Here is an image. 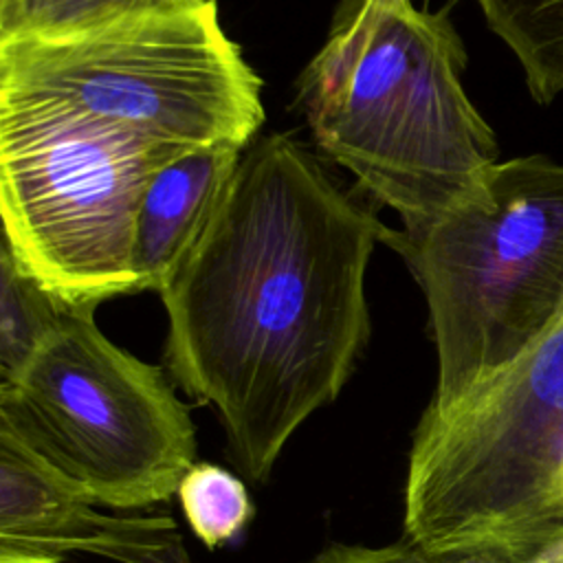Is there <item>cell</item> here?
<instances>
[{
  "instance_id": "cell-5",
  "label": "cell",
  "mask_w": 563,
  "mask_h": 563,
  "mask_svg": "<svg viewBox=\"0 0 563 563\" xmlns=\"http://www.w3.org/2000/svg\"><path fill=\"white\" fill-rule=\"evenodd\" d=\"M402 526L429 556L495 550L519 559L563 534V308L453 411L422 413Z\"/></svg>"
},
{
  "instance_id": "cell-2",
  "label": "cell",
  "mask_w": 563,
  "mask_h": 563,
  "mask_svg": "<svg viewBox=\"0 0 563 563\" xmlns=\"http://www.w3.org/2000/svg\"><path fill=\"white\" fill-rule=\"evenodd\" d=\"M466 59L446 11L341 0L323 48L297 77V106L319 150L394 209L407 235L497 163L495 132L462 84Z\"/></svg>"
},
{
  "instance_id": "cell-9",
  "label": "cell",
  "mask_w": 563,
  "mask_h": 563,
  "mask_svg": "<svg viewBox=\"0 0 563 563\" xmlns=\"http://www.w3.org/2000/svg\"><path fill=\"white\" fill-rule=\"evenodd\" d=\"M244 150L200 147L156 167L141 194L132 264L141 292H158L211 220Z\"/></svg>"
},
{
  "instance_id": "cell-7",
  "label": "cell",
  "mask_w": 563,
  "mask_h": 563,
  "mask_svg": "<svg viewBox=\"0 0 563 563\" xmlns=\"http://www.w3.org/2000/svg\"><path fill=\"white\" fill-rule=\"evenodd\" d=\"M163 163L125 134L0 103L2 242L68 308L136 295V213Z\"/></svg>"
},
{
  "instance_id": "cell-15",
  "label": "cell",
  "mask_w": 563,
  "mask_h": 563,
  "mask_svg": "<svg viewBox=\"0 0 563 563\" xmlns=\"http://www.w3.org/2000/svg\"><path fill=\"white\" fill-rule=\"evenodd\" d=\"M433 563H512L510 556L495 552V550H473V552H460V554H446V556H431Z\"/></svg>"
},
{
  "instance_id": "cell-8",
  "label": "cell",
  "mask_w": 563,
  "mask_h": 563,
  "mask_svg": "<svg viewBox=\"0 0 563 563\" xmlns=\"http://www.w3.org/2000/svg\"><path fill=\"white\" fill-rule=\"evenodd\" d=\"M95 506L0 431V563H62L68 552L117 563H191L172 517Z\"/></svg>"
},
{
  "instance_id": "cell-16",
  "label": "cell",
  "mask_w": 563,
  "mask_h": 563,
  "mask_svg": "<svg viewBox=\"0 0 563 563\" xmlns=\"http://www.w3.org/2000/svg\"><path fill=\"white\" fill-rule=\"evenodd\" d=\"M512 563H563V534L519 559H512Z\"/></svg>"
},
{
  "instance_id": "cell-14",
  "label": "cell",
  "mask_w": 563,
  "mask_h": 563,
  "mask_svg": "<svg viewBox=\"0 0 563 563\" xmlns=\"http://www.w3.org/2000/svg\"><path fill=\"white\" fill-rule=\"evenodd\" d=\"M312 563H433L429 554L411 541L389 545H345L334 543L317 554Z\"/></svg>"
},
{
  "instance_id": "cell-4",
  "label": "cell",
  "mask_w": 563,
  "mask_h": 563,
  "mask_svg": "<svg viewBox=\"0 0 563 563\" xmlns=\"http://www.w3.org/2000/svg\"><path fill=\"white\" fill-rule=\"evenodd\" d=\"M429 308L438 380L424 416H446L512 365L563 308V163H493L424 231H391Z\"/></svg>"
},
{
  "instance_id": "cell-6",
  "label": "cell",
  "mask_w": 563,
  "mask_h": 563,
  "mask_svg": "<svg viewBox=\"0 0 563 563\" xmlns=\"http://www.w3.org/2000/svg\"><path fill=\"white\" fill-rule=\"evenodd\" d=\"M0 431L66 488L114 510L167 501L198 451L163 369L112 343L88 308L0 385Z\"/></svg>"
},
{
  "instance_id": "cell-12",
  "label": "cell",
  "mask_w": 563,
  "mask_h": 563,
  "mask_svg": "<svg viewBox=\"0 0 563 563\" xmlns=\"http://www.w3.org/2000/svg\"><path fill=\"white\" fill-rule=\"evenodd\" d=\"M202 0H0V40L62 37L117 20L189 9Z\"/></svg>"
},
{
  "instance_id": "cell-1",
  "label": "cell",
  "mask_w": 563,
  "mask_h": 563,
  "mask_svg": "<svg viewBox=\"0 0 563 563\" xmlns=\"http://www.w3.org/2000/svg\"><path fill=\"white\" fill-rule=\"evenodd\" d=\"M391 231L295 136L260 134L158 290L169 376L216 409L249 479H268L352 376L372 334L367 264Z\"/></svg>"
},
{
  "instance_id": "cell-13",
  "label": "cell",
  "mask_w": 563,
  "mask_h": 563,
  "mask_svg": "<svg viewBox=\"0 0 563 563\" xmlns=\"http://www.w3.org/2000/svg\"><path fill=\"white\" fill-rule=\"evenodd\" d=\"M178 499L189 528L209 550L233 541L253 517L244 482L209 462H196L185 473Z\"/></svg>"
},
{
  "instance_id": "cell-11",
  "label": "cell",
  "mask_w": 563,
  "mask_h": 563,
  "mask_svg": "<svg viewBox=\"0 0 563 563\" xmlns=\"http://www.w3.org/2000/svg\"><path fill=\"white\" fill-rule=\"evenodd\" d=\"M75 308L24 273L0 246V385L15 380Z\"/></svg>"
},
{
  "instance_id": "cell-10",
  "label": "cell",
  "mask_w": 563,
  "mask_h": 563,
  "mask_svg": "<svg viewBox=\"0 0 563 563\" xmlns=\"http://www.w3.org/2000/svg\"><path fill=\"white\" fill-rule=\"evenodd\" d=\"M488 29L517 57L534 101L563 92V0H475Z\"/></svg>"
},
{
  "instance_id": "cell-3",
  "label": "cell",
  "mask_w": 563,
  "mask_h": 563,
  "mask_svg": "<svg viewBox=\"0 0 563 563\" xmlns=\"http://www.w3.org/2000/svg\"><path fill=\"white\" fill-rule=\"evenodd\" d=\"M0 103L125 134L167 161L246 150L266 119L262 79L224 33L216 0L62 37H4Z\"/></svg>"
}]
</instances>
